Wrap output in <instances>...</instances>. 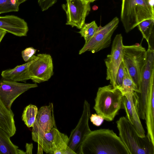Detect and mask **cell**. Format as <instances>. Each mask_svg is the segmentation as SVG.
<instances>
[{"mask_svg":"<svg viewBox=\"0 0 154 154\" xmlns=\"http://www.w3.org/2000/svg\"><path fill=\"white\" fill-rule=\"evenodd\" d=\"M91 115L90 104L85 100L81 116L77 126L71 131L68 138V146L75 154H80L82 143L91 131L89 125Z\"/></svg>","mask_w":154,"mask_h":154,"instance_id":"9c48e42d","label":"cell"},{"mask_svg":"<svg viewBox=\"0 0 154 154\" xmlns=\"http://www.w3.org/2000/svg\"><path fill=\"white\" fill-rule=\"evenodd\" d=\"M14 117L12 110L8 109L0 98V128L11 137L14 135L16 131Z\"/></svg>","mask_w":154,"mask_h":154,"instance_id":"d6986e66","label":"cell"},{"mask_svg":"<svg viewBox=\"0 0 154 154\" xmlns=\"http://www.w3.org/2000/svg\"><path fill=\"white\" fill-rule=\"evenodd\" d=\"M69 137L60 132L57 128H53L35 140L38 143L37 154H75L68 145Z\"/></svg>","mask_w":154,"mask_h":154,"instance_id":"8992f818","label":"cell"},{"mask_svg":"<svg viewBox=\"0 0 154 154\" xmlns=\"http://www.w3.org/2000/svg\"><path fill=\"white\" fill-rule=\"evenodd\" d=\"M62 7L66 15V25L80 29L85 23L86 17L91 11L90 3L81 0H66Z\"/></svg>","mask_w":154,"mask_h":154,"instance_id":"8fae6325","label":"cell"},{"mask_svg":"<svg viewBox=\"0 0 154 154\" xmlns=\"http://www.w3.org/2000/svg\"><path fill=\"white\" fill-rule=\"evenodd\" d=\"M120 17L129 32L142 21L154 19V0H122Z\"/></svg>","mask_w":154,"mask_h":154,"instance_id":"7a4b0ae2","label":"cell"},{"mask_svg":"<svg viewBox=\"0 0 154 154\" xmlns=\"http://www.w3.org/2000/svg\"><path fill=\"white\" fill-rule=\"evenodd\" d=\"M154 83V50L148 48L146 51L145 64L142 73L140 85V93H137L138 97L139 116L143 120L145 119V108L148 93Z\"/></svg>","mask_w":154,"mask_h":154,"instance_id":"ba28073f","label":"cell"},{"mask_svg":"<svg viewBox=\"0 0 154 154\" xmlns=\"http://www.w3.org/2000/svg\"><path fill=\"white\" fill-rule=\"evenodd\" d=\"M98 7L96 5H94L92 8V9L94 11L97 10L98 9Z\"/></svg>","mask_w":154,"mask_h":154,"instance_id":"d6a6232c","label":"cell"},{"mask_svg":"<svg viewBox=\"0 0 154 154\" xmlns=\"http://www.w3.org/2000/svg\"><path fill=\"white\" fill-rule=\"evenodd\" d=\"M145 114L147 130L146 135L154 144V83L151 87L147 95Z\"/></svg>","mask_w":154,"mask_h":154,"instance_id":"e0dca14e","label":"cell"},{"mask_svg":"<svg viewBox=\"0 0 154 154\" xmlns=\"http://www.w3.org/2000/svg\"><path fill=\"white\" fill-rule=\"evenodd\" d=\"M119 19L115 17L103 26L98 27L93 36L80 50L79 54L87 51L94 53L109 47L111 42L112 35L117 28Z\"/></svg>","mask_w":154,"mask_h":154,"instance_id":"52a82bcc","label":"cell"},{"mask_svg":"<svg viewBox=\"0 0 154 154\" xmlns=\"http://www.w3.org/2000/svg\"><path fill=\"white\" fill-rule=\"evenodd\" d=\"M125 71L124 77L122 85L118 89L120 91L123 95L125 94L134 91L139 93L135 84L133 81L125 68Z\"/></svg>","mask_w":154,"mask_h":154,"instance_id":"603a6c76","label":"cell"},{"mask_svg":"<svg viewBox=\"0 0 154 154\" xmlns=\"http://www.w3.org/2000/svg\"><path fill=\"white\" fill-rule=\"evenodd\" d=\"M89 119L94 125L97 126L101 125L104 121V119L101 116L97 113L91 115Z\"/></svg>","mask_w":154,"mask_h":154,"instance_id":"f1b7e54d","label":"cell"},{"mask_svg":"<svg viewBox=\"0 0 154 154\" xmlns=\"http://www.w3.org/2000/svg\"><path fill=\"white\" fill-rule=\"evenodd\" d=\"M38 58L37 56L33 55L26 63L17 66L13 69L2 71L1 73L3 79L6 80L26 82L28 80L26 76L27 68Z\"/></svg>","mask_w":154,"mask_h":154,"instance_id":"ac0fdd59","label":"cell"},{"mask_svg":"<svg viewBox=\"0 0 154 154\" xmlns=\"http://www.w3.org/2000/svg\"><path fill=\"white\" fill-rule=\"evenodd\" d=\"M123 38L121 34L116 35L112 42L110 54L104 60L106 67V79L115 88L116 75L123 59Z\"/></svg>","mask_w":154,"mask_h":154,"instance_id":"7c38bea8","label":"cell"},{"mask_svg":"<svg viewBox=\"0 0 154 154\" xmlns=\"http://www.w3.org/2000/svg\"><path fill=\"white\" fill-rule=\"evenodd\" d=\"M18 2H19V3H20L21 4L22 3H23L26 1L27 0H16Z\"/></svg>","mask_w":154,"mask_h":154,"instance_id":"836d02e7","label":"cell"},{"mask_svg":"<svg viewBox=\"0 0 154 154\" xmlns=\"http://www.w3.org/2000/svg\"><path fill=\"white\" fill-rule=\"evenodd\" d=\"M154 26V19H152L144 20L140 23L137 26L143 38L148 43V48H154L153 45L151 42L152 40L153 41Z\"/></svg>","mask_w":154,"mask_h":154,"instance_id":"44dd1931","label":"cell"},{"mask_svg":"<svg viewBox=\"0 0 154 154\" xmlns=\"http://www.w3.org/2000/svg\"><path fill=\"white\" fill-rule=\"evenodd\" d=\"M129 154L113 130L100 129L91 131L82 143L80 154Z\"/></svg>","mask_w":154,"mask_h":154,"instance_id":"6da1fadb","label":"cell"},{"mask_svg":"<svg viewBox=\"0 0 154 154\" xmlns=\"http://www.w3.org/2000/svg\"><path fill=\"white\" fill-rule=\"evenodd\" d=\"M125 69V67L122 61L116 73L115 80V88H119L122 86L124 77Z\"/></svg>","mask_w":154,"mask_h":154,"instance_id":"484cf974","label":"cell"},{"mask_svg":"<svg viewBox=\"0 0 154 154\" xmlns=\"http://www.w3.org/2000/svg\"><path fill=\"white\" fill-rule=\"evenodd\" d=\"M0 154H1V153H0Z\"/></svg>","mask_w":154,"mask_h":154,"instance_id":"e575fe53","label":"cell"},{"mask_svg":"<svg viewBox=\"0 0 154 154\" xmlns=\"http://www.w3.org/2000/svg\"><path fill=\"white\" fill-rule=\"evenodd\" d=\"M0 29L19 37L26 36L29 30L24 19L14 15L0 16Z\"/></svg>","mask_w":154,"mask_h":154,"instance_id":"2e32d148","label":"cell"},{"mask_svg":"<svg viewBox=\"0 0 154 154\" xmlns=\"http://www.w3.org/2000/svg\"><path fill=\"white\" fill-rule=\"evenodd\" d=\"M20 4L16 0H0V14L18 11Z\"/></svg>","mask_w":154,"mask_h":154,"instance_id":"d4e9b609","label":"cell"},{"mask_svg":"<svg viewBox=\"0 0 154 154\" xmlns=\"http://www.w3.org/2000/svg\"><path fill=\"white\" fill-rule=\"evenodd\" d=\"M7 32L6 31L0 29V43Z\"/></svg>","mask_w":154,"mask_h":154,"instance_id":"4dcf8cb0","label":"cell"},{"mask_svg":"<svg viewBox=\"0 0 154 154\" xmlns=\"http://www.w3.org/2000/svg\"><path fill=\"white\" fill-rule=\"evenodd\" d=\"M123 96L118 88L111 84L99 87L95 99L94 109L104 120L112 121L121 108Z\"/></svg>","mask_w":154,"mask_h":154,"instance_id":"277c9868","label":"cell"},{"mask_svg":"<svg viewBox=\"0 0 154 154\" xmlns=\"http://www.w3.org/2000/svg\"><path fill=\"white\" fill-rule=\"evenodd\" d=\"M10 137L0 128V152L1 154H25V152L19 149L17 146L11 141Z\"/></svg>","mask_w":154,"mask_h":154,"instance_id":"ffe728a7","label":"cell"},{"mask_svg":"<svg viewBox=\"0 0 154 154\" xmlns=\"http://www.w3.org/2000/svg\"><path fill=\"white\" fill-rule=\"evenodd\" d=\"M146 51L140 44L124 45L123 62L136 86L139 92L138 93H140L142 73L146 63Z\"/></svg>","mask_w":154,"mask_h":154,"instance_id":"5b68a950","label":"cell"},{"mask_svg":"<svg viewBox=\"0 0 154 154\" xmlns=\"http://www.w3.org/2000/svg\"><path fill=\"white\" fill-rule=\"evenodd\" d=\"M36 49L32 47H29L26 48L21 52L22 57L25 62L28 61L35 54Z\"/></svg>","mask_w":154,"mask_h":154,"instance_id":"4316f807","label":"cell"},{"mask_svg":"<svg viewBox=\"0 0 154 154\" xmlns=\"http://www.w3.org/2000/svg\"><path fill=\"white\" fill-rule=\"evenodd\" d=\"M119 137L129 154H154V144L146 135H138L133 125L126 116L116 122Z\"/></svg>","mask_w":154,"mask_h":154,"instance_id":"3957f363","label":"cell"},{"mask_svg":"<svg viewBox=\"0 0 154 154\" xmlns=\"http://www.w3.org/2000/svg\"><path fill=\"white\" fill-rule=\"evenodd\" d=\"M38 111L37 107L31 104L27 106L24 108L22 118V120L28 127H32L33 126Z\"/></svg>","mask_w":154,"mask_h":154,"instance_id":"7402d4cb","label":"cell"},{"mask_svg":"<svg viewBox=\"0 0 154 154\" xmlns=\"http://www.w3.org/2000/svg\"><path fill=\"white\" fill-rule=\"evenodd\" d=\"M38 87L36 83H23L3 79L0 81V98L9 110L13 102L21 94Z\"/></svg>","mask_w":154,"mask_h":154,"instance_id":"4fadbf2b","label":"cell"},{"mask_svg":"<svg viewBox=\"0 0 154 154\" xmlns=\"http://www.w3.org/2000/svg\"><path fill=\"white\" fill-rule=\"evenodd\" d=\"M32 128V139L35 142L39 137L49 132L53 128H57L52 103L40 108Z\"/></svg>","mask_w":154,"mask_h":154,"instance_id":"5bb4252c","label":"cell"},{"mask_svg":"<svg viewBox=\"0 0 154 154\" xmlns=\"http://www.w3.org/2000/svg\"><path fill=\"white\" fill-rule=\"evenodd\" d=\"M82 1L87 3L93 2L96 0H81Z\"/></svg>","mask_w":154,"mask_h":154,"instance_id":"1f68e13d","label":"cell"},{"mask_svg":"<svg viewBox=\"0 0 154 154\" xmlns=\"http://www.w3.org/2000/svg\"><path fill=\"white\" fill-rule=\"evenodd\" d=\"M26 151L25 154H32L33 148V144L32 143H26L25 146Z\"/></svg>","mask_w":154,"mask_h":154,"instance_id":"f546056e","label":"cell"},{"mask_svg":"<svg viewBox=\"0 0 154 154\" xmlns=\"http://www.w3.org/2000/svg\"><path fill=\"white\" fill-rule=\"evenodd\" d=\"M57 0H38V3L43 11L47 10L57 2Z\"/></svg>","mask_w":154,"mask_h":154,"instance_id":"83f0119b","label":"cell"},{"mask_svg":"<svg viewBox=\"0 0 154 154\" xmlns=\"http://www.w3.org/2000/svg\"><path fill=\"white\" fill-rule=\"evenodd\" d=\"M98 28L95 21H93L89 23H85L78 32L86 42L93 36Z\"/></svg>","mask_w":154,"mask_h":154,"instance_id":"cb8c5ba5","label":"cell"},{"mask_svg":"<svg viewBox=\"0 0 154 154\" xmlns=\"http://www.w3.org/2000/svg\"><path fill=\"white\" fill-rule=\"evenodd\" d=\"M38 59L27 68V80L31 79L35 83L48 81L54 74L53 64L51 55L46 54H37Z\"/></svg>","mask_w":154,"mask_h":154,"instance_id":"30bf717a","label":"cell"},{"mask_svg":"<svg viewBox=\"0 0 154 154\" xmlns=\"http://www.w3.org/2000/svg\"><path fill=\"white\" fill-rule=\"evenodd\" d=\"M121 108L125 110L126 117L133 125L138 135L141 137H145V131L139 116L138 97L137 92L134 91L123 95Z\"/></svg>","mask_w":154,"mask_h":154,"instance_id":"9a60e30c","label":"cell"}]
</instances>
